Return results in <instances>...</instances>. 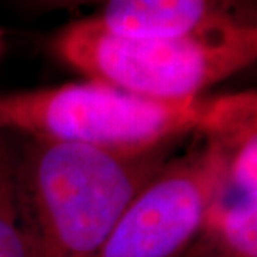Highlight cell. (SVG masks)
Here are the masks:
<instances>
[{"instance_id": "6da1fadb", "label": "cell", "mask_w": 257, "mask_h": 257, "mask_svg": "<svg viewBox=\"0 0 257 257\" xmlns=\"http://www.w3.org/2000/svg\"><path fill=\"white\" fill-rule=\"evenodd\" d=\"M179 142L143 153L30 139L18 152L22 221L33 257H97L133 196Z\"/></svg>"}, {"instance_id": "7a4b0ae2", "label": "cell", "mask_w": 257, "mask_h": 257, "mask_svg": "<svg viewBox=\"0 0 257 257\" xmlns=\"http://www.w3.org/2000/svg\"><path fill=\"white\" fill-rule=\"evenodd\" d=\"M55 50L92 80L149 99L187 100L256 60L257 26L127 37L109 33L87 18L64 28Z\"/></svg>"}, {"instance_id": "3957f363", "label": "cell", "mask_w": 257, "mask_h": 257, "mask_svg": "<svg viewBox=\"0 0 257 257\" xmlns=\"http://www.w3.org/2000/svg\"><path fill=\"white\" fill-rule=\"evenodd\" d=\"M211 101L156 100L89 79L0 93V130L116 153H143L199 132Z\"/></svg>"}, {"instance_id": "277c9868", "label": "cell", "mask_w": 257, "mask_h": 257, "mask_svg": "<svg viewBox=\"0 0 257 257\" xmlns=\"http://www.w3.org/2000/svg\"><path fill=\"white\" fill-rule=\"evenodd\" d=\"M196 139L133 196L97 257H175L189 246L223 190L229 166L220 139L199 132Z\"/></svg>"}, {"instance_id": "5b68a950", "label": "cell", "mask_w": 257, "mask_h": 257, "mask_svg": "<svg viewBox=\"0 0 257 257\" xmlns=\"http://www.w3.org/2000/svg\"><path fill=\"white\" fill-rule=\"evenodd\" d=\"M93 19L127 37H180L217 29L257 26L256 0H103Z\"/></svg>"}, {"instance_id": "8992f818", "label": "cell", "mask_w": 257, "mask_h": 257, "mask_svg": "<svg viewBox=\"0 0 257 257\" xmlns=\"http://www.w3.org/2000/svg\"><path fill=\"white\" fill-rule=\"evenodd\" d=\"M182 257H257V192L224 184Z\"/></svg>"}, {"instance_id": "52a82bcc", "label": "cell", "mask_w": 257, "mask_h": 257, "mask_svg": "<svg viewBox=\"0 0 257 257\" xmlns=\"http://www.w3.org/2000/svg\"><path fill=\"white\" fill-rule=\"evenodd\" d=\"M16 159L9 133L0 130V257H33L19 206Z\"/></svg>"}, {"instance_id": "ba28073f", "label": "cell", "mask_w": 257, "mask_h": 257, "mask_svg": "<svg viewBox=\"0 0 257 257\" xmlns=\"http://www.w3.org/2000/svg\"><path fill=\"white\" fill-rule=\"evenodd\" d=\"M45 3L53 5V6H77L89 2H97V0H42Z\"/></svg>"}, {"instance_id": "9c48e42d", "label": "cell", "mask_w": 257, "mask_h": 257, "mask_svg": "<svg viewBox=\"0 0 257 257\" xmlns=\"http://www.w3.org/2000/svg\"><path fill=\"white\" fill-rule=\"evenodd\" d=\"M2 47H3V32L0 30V53H2Z\"/></svg>"}, {"instance_id": "30bf717a", "label": "cell", "mask_w": 257, "mask_h": 257, "mask_svg": "<svg viewBox=\"0 0 257 257\" xmlns=\"http://www.w3.org/2000/svg\"><path fill=\"white\" fill-rule=\"evenodd\" d=\"M184 251V250H183ZM183 251H182V253H179V254H177V256H175V257H182V254H183Z\"/></svg>"}]
</instances>
